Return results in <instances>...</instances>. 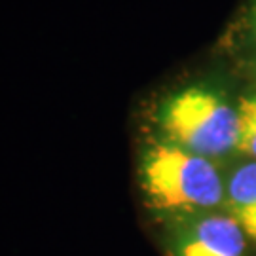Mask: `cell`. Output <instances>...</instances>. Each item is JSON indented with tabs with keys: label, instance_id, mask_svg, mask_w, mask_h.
I'll return each mask as SVG.
<instances>
[{
	"label": "cell",
	"instance_id": "6da1fadb",
	"mask_svg": "<svg viewBox=\"0 0 256 256\" xmlns=\"http://www.w3.org/2000/svg\"><path fill=\"white\" fill-rule=\"evenodd\" d=\"M142 184L156 209L178 218L212 212L226 202V180L214 162L171 142L146 152Z\"/></svg>",
	"mask_w": 256,
	"mask_h": 256
},
{
	"label": "cell",
	"instance_id": "7a4b0ae2",
	"mask_svg": "<svg viewBox=\"0 0 256 256\" xmlns=\"http://www.w3.org/2000/svg\"><path fill=\"white\" fill-rule=\"evenodd\" d=\"M160 124L167 142L209 160L238 150V108L207 88L174 93L162 106Z\"/></svg>",
	"mask_w": 256,
	"mask_h": 256
},
{
	"label": "cell",
	"instance_id": "3957f363",
	"mask_svg": "<svg viewBox=\"0 0 256 256\" xmlns=\"http://www.w3.org/2000/svg\"><path fill=\"white\" fill-rule=\"evenodd\" d=\"M247 236L228 212L180 218L173 239L174 256H247Z\"/></svg>",
	"mask_w": 256,
	"mask_h": 256
},
{
	"label": "cell",
	"instance_id": "277c9868",
	"mask_svg": "<svg viewBox=\"0 0 256 256\" xmlns=\"http://www.w3.org/2000/svg\"><path fill=\"white\" fill-rule=\"evenodd\" d=\"M226 212L256 243V162L238 165L226 180Z\"/></svg>",
	"mask_w": 256,
	"mask_h": 256
},
{
	"label": "cell",
	"instance_id": "5b68a950",
	"mask_svg": "<svg viewBox=\"0 0 256 256\" xmlns=\"http://www.w3.org/2000/svg\"><path fill=\"white\" fill-rule=\"evenodd\" d=\"M238 152L256 162V93L241 99L238 106Z\"/></svg>",
	"mask_w": 256,
	"mask_h": 256
}]
</instances>
